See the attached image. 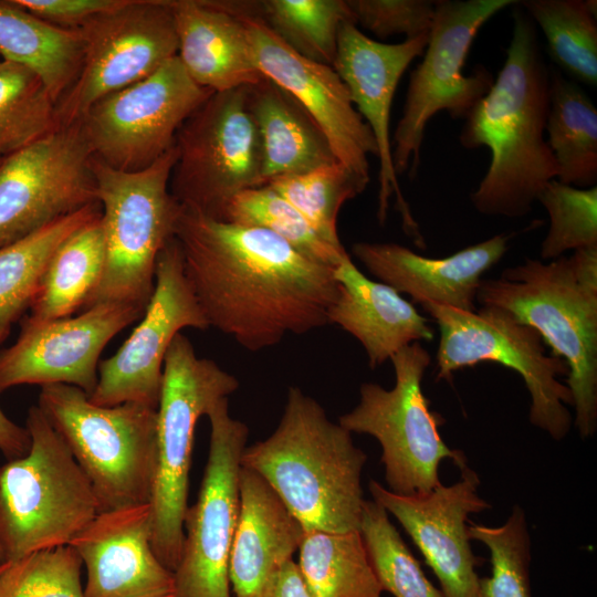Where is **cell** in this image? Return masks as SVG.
<instances>
[{
	"mask_svg": "<svg viewBox=\"0 0 597 597\" xmlns=\"http://www.w3.org/2000/svg\"><path fill=\"white\" fill-rule=\"evenodd\" d=\"M78 31L82 65L56 103L57 127L76 124L97 101L146 78L178 53L171 0H124Z\"/></svg>",
	"mask_w": 597,
	"mask_h": 597,
	"instance_id": "5bb4252c",
	"label": "cell"
},
{
	"mask_svg": "<svg viewBox=\"0 0 597 597\" xmlns=\"http://www.w3.org/2000/svg\"><path fill=\"white\" fill-rule=\"evenodd\" d=\"M30 13L57 28L78 30L124 0H15Z\"/></svg>",
	"mask_w": 597,
	"mask_h": 597,
	"instance_id": "7bdbcfd3",
	"label": "cell"
},
{
	"mask_svg": "<svg viewBox=\"0 0 597 597\" xmlns=\"http://www.w3.org/2000/svg\"><path fill=\"white\" fill-rule=\"evenodd\" d=\"M367 455L324 408L291 386L273 433L245 447L241 465L260 474L304 531H358Z\"/></svg>",
	"mask_w": 597,
	"mask_h": 597,
	"instance_id": "3957f363",
	"label": "cell"
},
{
	"mask_svg": "<svg viewBox=\"0 0 597 597\" xmlns=\"http://www.w3.org/2000/svg\"><path fill=\"white\" fill-rule=\"evenodd\" d=\"M549 218L541 259L554 260L567 251L597 247V187L577 188L549 180L536 197Z\"/></svg>",
	"mask_w": 597,
	"mask_h": 597,
	"instance_id": "ab89813d",
	"label": "cell"
},
{
	"mask_svg": "<svg viewBox=\"0 0 597 597\" xmlns=\"http://www.w3.org/2000/svg\"><path fill=\"white\" fill-rule=\"evenodd\" d=\"M0 158H1V156H0Z\"/></svg>",
	"mask_w": 597,
	"mask_h": 597,
	"instance_id": "c3c4849f",
	"label": "cell"
},
{
	"mask_svg": "<svg viewBox=\"0 0 597 597\" xmlns=\"http://www.w3.org/2000/svg\"><path fill=\"white\" fill-rule=\"evenodd\" d=\"M86 568L84 597H174L175 577L151 547V505L98 513L70 544Z\"/></svg>",
	"mask_w": 597,
	"mask_h": 597,
	"instance_id": "7402d4cb",
	"label": "cell"
},
{
	"mask_svg": "<svg viewBox=\"0 0 597 597\" xmlns=\"http://www.w3.org/2000/svg\"><path fill=\"white\" fill-rule=\"evenodd\" d=\"M223 221L265 229L310 260L335 268L348 252L325 241L305 218L269 185L247 189L228 203Z\"/></svg>",
	"mask_w": 597,
	"mask_h": 597,
	"instance_id": "d590c367",
	"label": "cell"
},
{
	"mask_svg": "<svg viewBox=\"0 0 597 597\" xmlns=\"http://www.w3.org/2000/svg\"><path fill=\"white\" fill-rule=\"evenodd\" d=\"M80 124L0 158V248L100 203Z\"/></svg>",
	"mask_w": 597,
	"mask_h": 597,
	"instance_id": "2e32d148",
	"label": "cell"
},
{
	"mask_svg": "<svg viewBox=\"0 0 597 597\" xmlns=\"http://www.w3.org/2000/svg\"><path fill=\"white\" fill-rule=\"evenodd\" d=\"M82 566L71 545L8 562L0 574V597H84Z\"/></svg>",
	"mask_w": 597,
	"mask_h": 597,
	"instance_id": "60d3db41",
	"label": "cell"
},
{
	"mask_svg": "<svg viewBox=\"0 0 597 597\" xmlns=\"http://www.w3.org/2000/svg\"><path fill=\"white\" fill-rule=\"evenodd\" d=\"M240 512L229 558L233 597H270L304 528L256 472L241 465Z\"/></svg>",
	"mask_w": 597,
	"mask_h": 597,
	"instance_id": "d4e9b609",
	"label": "cell"
},
{
	"mask_svg": "<svg viewBox=\"0 0 597 597\" xmlns=\"http://www.w3.org/2000/svg\"><path fill=\"white\" fill-rule=\"evenodd\" d=\"M209 328L187 279L176 238L159 252L155 287L142 321L118 350L98 364V378L88 395L92 404L113 407L137 402L157 409L165 355L182 328Z\"/></svg>",
	"mask_w": 597,
	"mask_h": 597,
	"instance_id": "e0dca14e",
	"label": "cell"
},
{
	"mask_svg": "<svg viewBox=\"0 0 597 597\" xmlns=\"http://www.w3.org/2000/svg\"><path fill=\"white\" fill-rule=\"evenodd\" d=\"M270 597H310L293 559L282 568Z\"/></svg>",
	"mask_w": 597,
	"mask_h": 597,
	"instance_id": "f6af8a7d",
	"label": "cell"
},
{
	"mask_svg": "<svg viewBox=\"0 0 597 597\" xmlns=\"http://www.w3.org/2000/svg\"><path fill=\"white\" fill-rule=\"evenodd\" d=\"M0 54L35 72L57 103L78 75L83 42L78 30L52 25L15 0H0Z\"/></svg>",
	"mask_w": 597,
	"mask_h": 597,
	"instance_id": "83f0119b",
	"label": "cell"
},
{
	"mask_svg": "<svg viewBox=\"0 0 597 597\" xmlns=\"http://www.w3.org/2000/svg\"><path fill=\"white\" fill-rule=\"evenodd\" d=\"M298 549L310 597H381L359 531H305Z\"/></svg>",
	"mask_w": 597,
	"mask_h": 597,
	"instance_id": "1f68e13d",
	"label": "cell"
},
{
	"mask_svg": "<svg viewBox=\"0 0 597 597\" xmlns=\"http://www.w3.org/2000/svg\"><path fill=\"white\" fill-rule=\"evenodd\" d=\"M541 28L553 62L576 83L597 85V2L595 0L519 1Z\"/></svg>",
	"mask_w": 597,
	"mask_h": 597,
	"instance_id": "d6a6232c",
	"label": "cell"
},
{
	"mask_svg": "<svg viewBox=\"0 0 597 597\" xmlns=\"http://www.w3.org/2000/svg\"><path fill=\"white\" fill-rule=\"evenodd\" d=\"M337 297L329 306V324L338 325L364 347L375 368L420 341H431L433 331L413 304L391 286L370 280L347 253L334 268Z\"/></svg>",
	"mask_w": 597,
	"mask_h": 597,
	"instance_id": "484cf974",
	"label": "cell"
},
{
	"mask_svg": "<svg viewBox=\"0 0 597 597\" xmlns=\"http://www.w3.org/2000/svg\"><path fill=\"white\" fill-rule=\"evenodd\" d=\"M245 21L261 73L304 107L327 138L336 160L367 186L368 156L377 157V145L339 75L332 66L295 53L261 19Z\"/></svg>",
	"mask_w": 597,
	"mask_h": 597,
	"instance_id": "44dd1931",
	"label": "cell"
},
{
	"mask_svg": "<svg viewBox=\"0 0 597 597\" xmlns=\"http://www.w3.org/2000/svg\"><path fill=\"white\" fill-rule=\"evenodd\" d=\"M290 202L328 243L343 248L337 232L342 206L366 185L335 161L313 170L275 178L268 184Z\"/></svg>",
	"mask_w": 597,
	"mask_h": 597,
	"instance_id": "74e56055",
	"label": "cell"
},
{
	"mask_svg": "<svg viewBox=\"0 0 597 597\" xmlns=\"http://www.w3.org/2000/svg\"><path fill=\"white\" fill-rule=\"evenodd\" d=\"M261 20L295 53L328 66L336 57L341 25L355 23L346 0H264Z\"/></svg>",
	"mask_w": 597,
	"mask_h": 597,
	"instance_id": "836d02e7",
	"label": "cell"
},
{
	"mask_svg": "<svg viewBox=\"0 0 597 597\" xmlns=\"http://www.w3.org/2000/svg\"><path fill=\"white\" fill-rule=\"evenodd\" d=\"M429 33L400 43L375 41L363 33L354 22H344L338 31L337 52L333 69L347 86L352 102L370 128L379 159L377 219H387L389 201L401 216L402 228L418 248L426 242L410 211L392 164L390 113L398 83L410 63L422 56Z\"/></svg>",
	"mask_w": 597,
	"mask_h": 597,
	"instance_id": "d6986e66",
	"label": "cell"
},
{
	"mask_svg": "<svg viewBox=\"0 0 597 597\" xmlns=\"http://www.w3.org/2000/svg\"><path fill=\"white\" fill-rule=\"evenodd\" d=\"M175 238L209 327L243 348L259 352L329 324L338 293L334 268L272 232L182 207Z\"/></svg>",
	"mask_w": 597,
	"mask_h": 597,
	"instance_id": "6da1fadb",
	"label": "cell"
},
{
	"mask_svg": "<svg viewBox=\"0 0 597 597\" xmlns=\"http://www.w3.org/2000/svg\"><path fill=\"white\" fill-rule=\"evenodd\" d=\"M176 159V145L139 171L116 170L92 159L102 208L105 264L83 310L102 303L146 308L155 287L158 254L175 238L182 212L169 187Z\"/></svg>",
	"mask_w": 597,
	"mask_h": 597,
	"instance_id": "52a82bcc",
	"label": "cell"
},
{
	"mask_svg": "<svg viewBox=\"0 0 597 597\" xmlns=\"http://www.w3.org/2000/svg\"><path fill=\"white\" fill-rule=\"evenodd\" d=\"M212 93L189 77L176 55L146 78L97 101L77 123L94 159L139 171L175 146L182 123Z\"/></svg>",
	"mask_w": 597,
	"mask_h": 597,
	"instance_id": "4fadbf2b",
	"label": "cell"
},
{
	"mask_svg": "<svg viewBox=\"0 0 597 597\" xmlns=\"http://www.w3.org/2000/svg\"><path fill=\"white\" fill-rule=\"evenodd\" d=\"M239 388V380L216 362L197 356L178 333L167 349L157 407V470L151 505V547L175 572L185 541L189 470L195 428L212 406Z\"/></svg>",
	"mask_w": 597,
	"mask_h": 597,
	"instance_id": "ba28073f",
	"label": "cell"
},
{
	"mask_svg": "<svg viewBox=\"0 0 597 597\" xmlns=\"http://www.w3.org/2000/svg\"><path fill=\"white\" fill-rule=\"evenodd\" d=\"M6 563V559H4V556H3V553H2V549L0 547V565Z\"/></svg>",
	"mask_w": 597,
	"mask_h": 597,
	"instance_id": "bcb514c9",
	"label": "cell"
},
{
	"mask_svg": "<svg viewBox=\"0 0 597 597\" xmlns=\"http://www.w3.org/2000/svg\"><path fill=\"white\" fill-rule=\"evenodd\" d=\"M177 56L189 77L212 92L260 83L244 15L248 1L171 0Z\"/></svg>",
	"mask_w": 597,
	"mask_h": 597,
	"instance_id": "cb8c5ba5",
	"label": "cell"
},
{
	"mask_svg": "<svg viewBox=\"0 0 597 597\" xmlns=\"http://www.w3.org/2000/svg\"><path fill=\"white\" fill-rule=\"evenodd\" d=\"M356 25L379 39L397 34L406 39L428 34L431 30L436 1L432 0H346Z\"/></svg>",
	"mask_w": 597,
	"mask_h": 597,
	"instance_id": "b9f144b4",
	"label": "cell"
},
{
	"mask_svg": "<svg viewBox=\"0 0 597 597\" xmlns=\"http://www.w3.org/2000/svg\"><path fill=\"white\" fill-rule=\"evenodd\" d=\"M511 238L500 233L440 259L394 242H356L352 254L379 282L409 295L413 303L473 312L484 273L504 256Z\"/></svg>",
	"mask_w": 597,
	"mask_h": 597,
	"instance_id": "603a6c76",
	"label": "cell"
},
{
	"mask_svg": "<svg viewBox=\"0 0 597 597\" xmlns=\"http://www.w3.org/2000/svg\"><path fill=\"white\" fill-rule=\"evenodd\" d=\"M505 62L490 91L464 119L459 142L467 149L486 147L489 168L470 193L485 216L522 218L532 211L541 189L558 176L544 137L549 108L551 69L535 23L519 1Z\"/></svg>",
	"mask_w": 597,
	"mask_h": 597,
	"instance_id": "7a4b0ae2",
	"label": "cell"
},
{
	"mask_svg": "<svg viewBox=\"0 0 597 597\" xmlns=\"http://www.w3.org/2000/svg\"><path fill=\"white\" fill-rule=\"evenodd\" d=\"M170 191L186 209L222 220L238 193L265 185L249 86L212 93L180 126Z\"/></svg>",
	"mask_w": 597,
	"mask_h": 597,
	"instance_id": "7c38bea8",
	"label": "cell"
},
{
	"mask_svg": "<svg viewBox=\"0 0 597 597\" xmlns=\"http://www.w3.org/2000/svg\"><path fill=\"white\" fill-rule=\"evenodd\" d=\"M249 106L260 134L265 185L337 161L310 114L268 77L249 86Z\"/></svg>",
	"mask_w": 597,
	"mask_h": 597,
	"instance_id": "4316f807",
	"label": "cell"
},
{
	"mask_svg": "<svg viewBox=\"0 0 597 597\" xmlns=\"http://www.w3.org/2000/svg\"><path fill=\"white\" fill-rule=\"evenodd\" d=\"M475 302L536 329L568 367L567 387L582 439L597 430V247L544 262L527 259L483 279Z\"/></svg>",
	"mask_w": 597,
	"mask_h": 597,
	"instance_id": "277c9868",
	"label": "cell"
},
{
	"mask_svg": "<svg viewBox=\"0 0 597 597\" xmlns=\"http://www.w3.org/2000/svg\"><path fill=\"white\" fill-rule=\"evenodd\" d=\"M102 213L100 203L63 217L0 248V347L30 308L48 263L74 231Z\"/></svg>",
	"mask_w": 597,
	"mask_h": 597,
	"instance_id": "4dcf8cb0",
	"label": "cell"
},
{
	"mask_svg": "<svg viewBox=\"0 0 597 597\" xmlns=\"http://www.w3.org/2000/svg\"><path fill=\"white\" fill-rule=\"evenodd\" d=\"M390 360L394 387L362 384L357 406L342 415L338 423L350 433L369 434L379 442L388 490L400 495L423 494L441 484V461L451 460L460 470L468 461L461 450L444 443L439 432L444 419L429 409L422 391V378L431 364L428 350L416 342Z\"/></svg>",
	"mask_w": 597,
	"mask_h": 597,
	"instance_id": "9c48e42d",
	"label": "cell"
},
{
	"mask_svg": "<svg viewBox=\"0 0 597 597\" xmlns=\"http://www.w3.org/2000/svg\"><path fill=\"white\" fill-rule=\"evenodd\" d=\"M105 264L102 213L74 231L56 249L30 306V318L53 321L83 308L96 290Z\"/></svg>",
	"mask_w": 597,
	"mask_h": 597,
	"instance_id": "f1b7e54d",
	"label": "cell"
},
{
	"mask_svg": "<svg viewBox=\"0 0 597 597\" xmlns=\"http://www.w3.org/2000/svg\"><path fill=\"white\" fill-rule=\"evenodd\" d=\"M451 485L430 492L400 495L375 480L369 481L373 500L395 516L437 576L444 597H478L479 558L471 549L469 515L491 507L479 493L478 474L468 465Z\"/></svg>",
	"mask_w": 597,
	"mask_h": 597,
	"instance_id": "ffe728a7",
	"label": "cell"
},
{
	"mask_svg": "<svg viewBox=\"0 0 597 597\" xmlns=\"http://www.w3.org/2000/svg\"><path fill=\"white\" fill-rule=\"evenodd\" d=\"M422 308L440 332L437 380H450L457 370L480 363L501 364L524 380L530 422L556 441L567 436L573 418L565 404L573 406V397L558 377H567L568 367L561 357L546 354L536 329L494 306L467 312L428 303Z\"/></svg>",
	"mask_w": 597,
	"mask_h": 597,
	"instance_id": "30bf717a",
	"label": "cell"
},
{
	"mask_svg": "<svg viewBox=\"0 0 597 597\" xmlns=\"http://www.w3.org/2000/svg\"><path fill=\"white\" fill-rule=\"evenodd\" d=\"M56 102L29 67L0 61V156L4 157L55 129Z\"/></svg>",
	"mask_w": 597,
	"mask_h": 597,
	"instance_id": "e575fe53",
	"label": "cell"
},
{
	"mask_svg": "<svg viewBox=\"0 0 597 597\" xmlns=\"http://www.w3.org/2000/svg\"><path fill=\"white\" fill-rule=\"evenodd\" d=\"M545 132L558 166L557 180L577 188L597 182V108L575 81L551 70Z\"/></svg>",
	"mask_w": 597,
	"mask_h": 597,
	"instance_id": "f546056e",
	"label": "cell"
},
{
	"mask_svg": "<svg viewBox=\"0 0 597 597\" xmlns=\"http://www.w3.org/2000/svg\"><path fill=\"white\" fill-rule=\"evenodd\" d=\"M358 531L383 591L394 597H444L421 569L387 511L365 500Z\"/></svg>",
	"mask_w": 597,
	"mask_h": 597,
	"instance_id": "8d00e7d4",
	"label": "cell"
},
{
	"mask_svg": "<svg viewBox=\"0 0 597 597\" xmlns=\"http://www.w3.org/2000/svg\"><path fill=\"white\" fill-rule=\"evenodd\" d=\"M515 0H438L422 61L411 71L402 116L391 138L397 176L409 169L417 176L420 149L428 122L446 111L453 119H465L490 91L494 75L483 65L473 73L462 70L479 30Z\"/></svg>",
	"mask_w": 597,
	"mask_h": 597,
	"instance_id": "8fae6325",
	"label": "cell"
},
{
	"mask_svg": "<svg viewBox=\"0 0 597 597\" xmlns=\"http://www.w3.org/2000/svg\"><path fill=\"white\" fill-rule=\"evenodd\" d=\"M39 408L90 480L98 513L150 503L157 470V409L103 407L78 387H41Z\"/></svg>",
	"mask_w": 597,
	"mask_h": 597,
	"instance_id": "8992f818",
	"label": "cell"
},
{
	"mask_svg": "<svg viewBox=\"0 0 597 597\" xmlns=\"http://www.w3.org/2000/svg\"><path fill=\"white\" fill-rule=\"evenodd\" d=\"M144 312L134 304L102 303L53 321L24 315L17 341L0 349V392L25 384H66L90 395L97 384L102 350Z\"/></svg>",
	"mask_w": 597,
	"mask_h": 597,
	"instance_id": "ac0fdd59",
	"label": "cell"
},
{
	"mask_svg": "<svg viewBox=\"0 0 597 597\" xmlns=\"http://www.w3.org/2000/svg\"><path fill=\"white\" fill-rule=\"evenodd\" d=\"M31 444L0 465V547L6 562L69 545L98 514L92 484L39 406L27 417Z\"/></svg>",
	"mask_w": 597,
	"mask_h": 597,
	"instance_id": "5b68a950",
	"label": "cell"
},
{
	"mask_svg": "<svg viewBox=\"0 0 597 597\" xmlns=\"http://www.w3.org/2000/svg\"><path fill=\"white\" fill-rule=\"evenodd\" d=\"M208 461L196 503L188 506L174 597H233L229 558L240 512L239 473L248 426L231 417L228 398L207 413Z\"/></svg>",
	"mask_w": 597,
	"mask_h": 597,
	"instance_id": "9a60e30c",
	"label": "cell"
},
{
	"mask_svg": "<svg viewBox=\"0 0 597 597\" xmlns=\"http://www.w3.org/2000/svg\"><path fill=\"white\" fill-rule=\"evenodd\" d=\"M31 440L27 428L10 420L0 408V451L8 460L23 457L30 449Z\"/></svg>",
	"mask_w": 597,
	"mask_h": 597,
	"instance_id": "ee69618b",
	"label": "cell"
},
{
	"mask_svg": "<svg viewBox=\"0 0 597 597\" xmlns=\"http://www.w3.org/2000/svg\"><path fill=\"white\" fill-rule=\"evenodd\" d=\"M7 564L8 562L0 565V574L4 570V568L7 567Z\"/></svg>",
	"mask_w": 597,
	"mask_h": 597,
	"instance_id": "7dc6e473",
	"label": "cell"
},
{
	"mask_svg": "<svg viewBox=\"0 0 597 597\" xmlns=\"http://www.w3.org/2000/svg\"><path fill=\"white\" fill-rule=\"evenodd\" d=\"M468 533L490 551L491 575L479 579L478 597H532L531 537L522 507L515 505L500 526L470 524Z\"/></svg>",
	"mask_w": 597,
	"mask_h": 597,
	"instance_id": "f35d334b",
	"label": "cell"
}]
</instances>
